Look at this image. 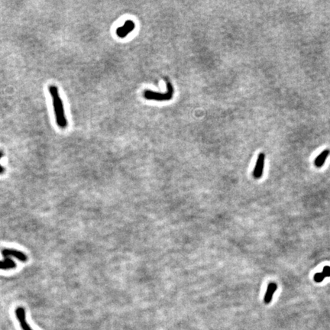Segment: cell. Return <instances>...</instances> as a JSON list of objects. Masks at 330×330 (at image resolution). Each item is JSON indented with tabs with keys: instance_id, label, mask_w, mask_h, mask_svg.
Returning <instances> with one entry per match:
<instances>
[{
	"instance_id": "cell-3",
	"label": "cell",
	"mask_w": 330,
	"mask_h": 330,
	"mask_svg": "<svg viewBox=\"0 0 330 330\" xmlns=\"http://www.w3.org/2000/svg\"><path fill=\"white\" fill-rule=\"evenodd\" d=\"M265 153H260L255 164V169L253 171V176L255 179H259L263 175L264 168H265Z\"/></svg>"
},
{
	"instance_id": "cell-6",
	"label": "cell",
	"mask_w": 330,
	"mask_h": 330,
	"mask_svg": "<svg viewBox=\"0 0 330 330\" xmlns=\"http://www.w3.org/2000/svg\"><path fill=\"white\" fill-rule=\"evenodd\" d=\"M2 254L4 258H9V257L11 256L23 262L26 261L28 260V257L25 254L20 252V251L16 250V249H3L2 251Z\"/></svg>"
},
{
	"instance_id": "cell-8",
	"label": "cell",
	"mask_w": 330,
	"mask_h": 330,
	"mask_svg": "<svg viewBox=\"0 0 330 330\" xmlns=\"http://www.w3.org/2000/svg\"><path fill=\"white\" fill-rule=\"evenodd\" d=\"M329 153H330V151L329 149H326L323 151H322L321 154H320L319 155H318V156L316 157V159H315V161H314L315 166H316V167H322L323 165L325 164V162H326V158H327V157L329 156Z\"/></svg>"
},
{
	"instance_id": "cell-2",
	"label": "cell",
	"mask_w": 330,
	"mask_h": 330,
	"mask_svg": "<svg viewBox=\"0 0 330 330\" xmlns=\"http://www.w3.org/2000/svg\"><path fill=\"white\" fill-rule=\"evenodd\" d=\"M164 80L165 82H166L167 88V90L166 93H158V92L152 91V90H145L144 92L145 98L148 100H154V101L159 102L169 101V100H172L174 93V87H173L172 83H171V82L170 81L167 77H164Z\"/></svg>"
},
{
	"instance_id": "cell-10",
	"label": "cell",
	"mask_w": 330,
	"mask_h": 330,
	"mask_svg": "<svg viewBox=\"0 0 330 330\" xmlns=\"http://www.w3.org/2000/svg\"><path fill=\"white\" fill-rule=\"evenodd\" d=\"M325 278H326V277H325V275L323 274V272H322V273L315 274L314 278H313V279H314V280L316 282V283H320V282L323 281Z\"/></svg>"
},
{
	"instance_id": "cell-12",
	"label": "cell",
	"mask_w": 330,
	"mask_h": 330,
	"mask_svg": "<svg viewBox=\"0 0 330 330\" xmlns=\"http://www.w3.org/2000/svg\"><path fill=\"white\" fill-rule=\"evenodd\" d=\"M2 156H3V153L1 151H0V159H1L2 157ZM4 171H5L4 167H3L2 166L1 164H0V174H3V173H4Z\"/></svg>"
},
{
	"instance_id": "cell-1",
	"label": "cell",
	"mask_w": 330,
	"mask_h": 330,
	"mask_svg": "<svg viewBox=\"0 0 330 330\" xmlns=\"http://www.w3.org/2000/svg\"><path fill=\"white\" fill-rule=\"evenodd\" d=\"M48 90L52 97L53 107H54L56 122H57V125L60 128H65L67 126L68 123H67V118L65 117L64 104H63L61 98H60V95H59L58 89H57L56 86L51 85L49 86Z\"/></svg>"
},
{
	"instance_id": "cell-9",
	"label": "cell",
	"mask_w": 330,
	"mask_h": 330,
	"mask_svg": "<svg viewBox=\"0 0 330 330\" xmlns=\"http://www.w3.org/2000/svg\"><path fill=\"white\" fill-rule=\"evenodd\" d=\"M3 261H0V269L1 270H9L16 268V264L10 258H4Z\"/></svg>"
},
{
	"instance_id": "cell-11",
	"label": "cell",
	"mask_w": 330,
	"mask_h": 330,
	"mask_svg": "<svg viewBox=\"0 0 330 330\" xmlns=\"http://www.w3.org/2000/svg\"><path fill=\"white\" fill-rule=\"evenodd\" d=\"M323 274L325 275V277H328L330 278V267L329 266H325L323 269Z\"/></svg>"
},
{
	"instance_id": "cell-4",
	"label": "cell",
	"mask_w": 330,
	"mask_h": 330,
	"mask_svg": "<svg viewBox=\"0 0 330 330\" xmlns=\"http://www.w3.org/2000/svg\"><path fill=\"white\" fill-rule=\"evenodd\" d=\"M135 28V25L134 21L132 20H128L125 22L123 26L119 27L117 29L116 34L120 38H124L126 37L128 34L132 32Z\"/></svg>"
},
{
	"instance_id": "cell-7",
	"label": "cell",
	"mask_w": 330,
	"mask_h": 330,
	"mask_svg": "<svg viewBox=\"0 0 330 330\" xmlns=\"http://www.w3.org/2000/svg\"><path fill=\"white\" fill-rule=\"evenodd\" d=\"M277 289H278V285H277V283H273V282L269 283L268 288H267V291L266 293H265V298H264V302H265V304H269V303L271 302L274 293L276 291Z\"/></svg>"
},
{
	"instance_id": "cell-5",
	"label": "cell",
	"mask_w": 330,
	"mask_h": 330,
	"mask_svg": "<svg viewBox=\"0 0 330 330\" xmlns=\"http://www.w3.org/2000/svg\"><path fill=\"white\" fill-rule=\"evenodd\" d=\"M16 316L22 330H33L26 320V313L24 308L18 307L16 310Z\"/></svg>"
}]
</instances>
